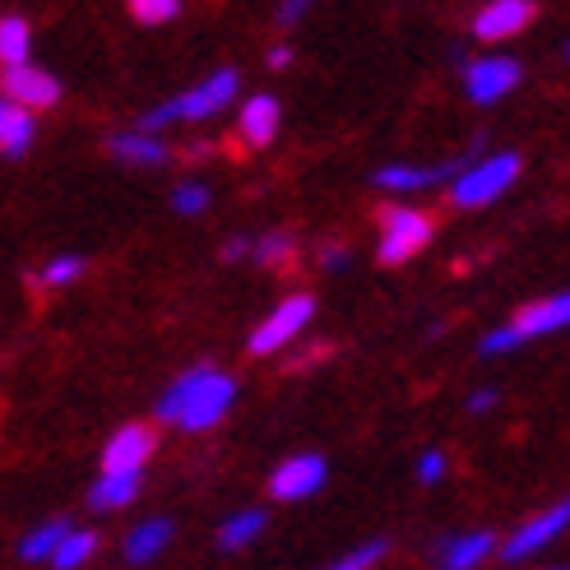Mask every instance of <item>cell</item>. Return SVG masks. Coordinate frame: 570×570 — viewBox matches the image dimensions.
<instances>
[{"instance_id": "cell-1", "label": "cell", "mask_w": 570, "mask_h": 570, "mask_svg": "<svg viewBox=\"0 0 570 570\" xmlns=\"http://www.w3.org/2000/svg\"><path fill=\"white\" fill-rule=\"evenodd\" d=\"M233 399H237L233 376L214 372V366H195V372H186L158 399V417L186 426V432H205V426H214L227 409H233Z\"/></svg>"}, {"instance_id": "cell-2", "label": "cell", "mask_w": 570, "mask_h": 570, "mask_svg": "<svg viewBox=\"0 0 570 570\" xmlns=\"http://www.w3.org/2000/svg\"><path fill=\"white\" fill-rule=\"evenodd\" d=\"M237 70H218V75H209L205 83H195V89H186L181 98H173V102H163V107H154L145 121H139V130L145 135H158L167 121H209V117H218V111L237 98Z\"/></svg>"}, {"instance_id": "cell-3", "label": "cell", "mask_w": 570, "mask_h": 570, "mask_svg": "<svg viewBox=\"0 0 570 570\" xmlns=\"http://www.w3.org/2000/svg\"><path fill=\"white\" fill-rule=\"evenodd\" d=\"M520 154H492V158H478L469 163L460 177L450 181V205L460 209H482L492 205V199H501L510 186L520 181Z\"/></svg>"}, {"instance_id": "cell-4", "label": "cell", "mask_w": 570, "mask_h": 570, "mask_svg": "<svg viewBox=\"0 0 570 570\" xmlns=\"http://www.w3.org/2000/svg\"><path fill=\"white\" fill-rule=\"evenodd\" d=\"M432 242V218H426L422 209H404V205H394L381 214V265H409L413 255Z\"/></svg>"}, {"instance_id": "cell-5", "label": "cell", "mask_w": 570, "mask_h": 570, "mask_svg": "<svg viewBox=\"0 0 570 570\" xmlns=\"http://www.w3.org/2000/svg\"><path fill=\"white\" fill-rule=\"evenodd\" d=\"M311 316H316V297L311 293H293L288 302H278L274 311H269V321L250 334V353L255 357H265V353H274V348H288L293 338L311 325Z\"/></svg>"}, {"instance_id": "cell-6", "label": "cell", "mask_w": 570, "mask_h": 570, "mask_svg": "<svg viewBox=\"0 0 570 570\" xmlns=\"http://www.w3.org/2000/svg\"><path fill=\"white\" fill-rule=\"evenodd\" d=\"M520 61L515 56H478V61H469L464 70V89L478 107H492L501 102L510 89H520Z\"/></svg>"}, {"instance_id": "cell-7", "label": "cell", "mask_w": 570, "mask_h": 570, "mask_svg": "<svg viewBox=\"0 0 570 570\" xmlns=\"http://www.w3.org/2000/svg\"><path fill=\"white\" fill-rule=\"evenodd\" d=\"M325 478H330V464L321 460V454H293V460H283L269 473V492L278 501H306V497H316L325 488Z\"/></svg>"}, {"instance_id": "cell-8", "label": "cell", "mask_w": 570, "mask_h": 570, "mask_svg": "<svg viewBox=\"0 0 570 570\" xmlns=\"http://www.w3.org/2000/svg\"><path fill=\"white\" fill-rule=\"evenodd\" d=\"M570 529V501H561V505H552V510H543V515H533L529 524H520L515 533L505 538V548H501V557L505 561H529L533 552H543L557 533H566Z\"/></svg>"}, {"instance_id": "cell-9", "label": "cell", "mask_w": 570, "mask_h": 570, "mask_svg": "<svg viewBox=\"0 0 570 570\" xmlns=\"http://www.w3.org/2000/svg\"><path fill=\"white\" fill-rule=\"evenodd\" d=\"M0 89H6V98H10V107H19V111H42V107H51L56 98H61V83H56L47 70H38V66H10L6 70V79H0Z\"/></svg>"}, {"instance_id": "cell-10", "label": "cell", "mask_w": 570, "mask_h": 570, "mask_svg": "<svg viewBox=\"0 0 570 570\" xmlns=\"http://www.w3.org/2000/svg\"><path fill=\"white\" fill-rule=\"evenodd\" d=\"M154 445H158V436L149 432V426H139V422L121 426L102 450V473H145Z\"/></svg>"}, {"instance_id": "cell-11", "label": "cell", "mask_w": 570, "mask_h": 570, "mask_svg": "<svg viewBox=\"0 0 570 570\" xmlns=\"http://www.w3.org/2000/svg\"><path fill=\"white\" fill-rule=\"evenodd\" d=\"M460 173H464V158H450V163H436V167H404V163H394V167H381V173H376V186L394 190V195H409V190H432L441 181H454Z\"/></svg>"}, {"instance_id": "cell-12", "label": "cell", "mask_w": 570, "mask_h": 570, "mask_svg": "<svg viewBox=\"0 0 570 570\" xmlns=\"http://www.w3.org/2000/svg\"><path fill=\"white\" fill-rule=\"evenodd\" d=\"M515 338H543V334H557V330H570V293H557V297H543L533 306H520V316L510 321Z\"/></svg>"}, {"instance_id": "cell-13", "label": "cell", "mask_w": 570, "mask_h": 570, "mask_svg": "<svg viewBox=\"0 0 570 570\" xmlns=\"http://www.w3.org/2000/svg\"><path fill=\"white\" fill-rule=\"evenodd\" d=\"M529 19H533L529 0H497V6H488V10L473 19V33H478L482 42H505V38L524 33Z\"/></svg>"}, {"instance_id": "cell-14", "label": "cell", "mask_w": 570, "mask_h": 570, "mask_svg": "<svg viewBox=\"0 0 570 570\" xmlns=\"http://www.w3.org/2000/svg\"><path fill=\"white\" fill-rule=\"evenodd\" d=\"M237 130H242V139L250 149H265V145H274V130H278V102L274 98H250L246 107H242V117H237Z\"/></svg>"}, {"instance_id": "cell-15", "label": "cell", "mask_w": 570, "mask_h": 570, "mask_svg": "<svg viewBox=\"0 0 570 570\" xmlns=\"http://www.w3.org/2000/svg\"><path fill=\"white\" fill-rule=\"evenodd\" d=\"M107 149L117 154L121 163H135V167H158L167 163V145L158 135H145V130H126V135H111Z\"/></svg>"}, {"instance_id": "cell-16", "label": "cell", "mask_w": 570, "mask_h": 570, "mask_svg": "<svg viewBox=\"0 0 570 570\" xmlns=\"http://www.w3.org/2000/svg\"><path fill=\"white\" fill-rule=\"evenodd\" d=\"M497 548V538L488 529H478V533H454L450 543L441 548V570H473L482 557H492Z\"/></svg>"}, {"instance_id": "cell-17", "label": "cell", "mask_w": 570, "mask_h": 570, "mask_svg": "<svg viewBox=\"0 0 570 570\" xmlns=\"http://www.w3.org/2000/svg\"><path fill=\"white\" fill-rule=\"evenodd\" d=\"M167 543H173V524H167V520H145L126 538V561L130 566H149Z\"/></svg>"}, {"instance_id": "cell-18", "label": "cell", "mask_w": 570, "mask_h": 570, "mask_svg": "<svg viewBox=\"0 0 570 570\" xmlns=\"http://www.w3.org/2000/svg\"><path fill=\"white\" fill-rule=\"evenodd\" d=\"M135 492H139V473H102L89 492V505L94 510H121L135 501Z\"/></svg>"}, {"instance_id": "cell-19", "label": "cell", "mask_w": 570, "mask_h": 570, "mask_svg": "<svg viewBox=\"0 0 570 570\" xmlns=\"http://www.w3.org/2000/svg\"><path fill=\"white\" fill-rule=\"evenodd\" d=\"M261 533H265V510H242V515H233V520L218 529V548L223 552H237V548L255 543Z\"/></svg>"}, {"instance_id": "cell-20", "label": "cell", "mask_w": 570, "mask_h": 570, "mask_svg": "<svg viewBox=\"0 0 570 570\" xmlns=\"http://www.w3.org/2000/svg\"><path fill=\"white\" fill-rule=\"evenodd\" d=\"M28 145H33V117L19 111V107H6L0 111V154L19 158Z\"/></svg>"}, {"instance_id": "cell-21", "label": "cell", "mask_w": 570, "mask_h": 570, "mask_svg": "<svg viewBox=\"0 0 570 570\" xmlns=\"http://www.w3.org/2000/svg\"><path fill=\"white\" fill-rule=\"evenodd\" d=\"M94 552H98V533H89V529H70V533H66V543L56 548L51 561H56V570H79Z\"/></svg>"}, {"instance_id": "cell-22", "label": "cell", "mask_w": 570, "mask_h": 570, "mask_svg": "<svg viewBox=\"0 0 570 570\" xmlns=\"http://www.w3.org/2000/svg\"><path fill=\"white\" fill-rule=\"evenodd\" d=\"M66 533H70V524L66 520H51V524H42V529H33L23 538V561H42V557H56V548L66 543Z\"/></svg>"}, {"instance_id": "cell-23", "label": "cell", "mask_w": 570, "mask_h": 570, "mask_svg": "<svg viewBox=\"0 0 570 570\" xmlns=\"http://www.w3.org/2000/svg\"><path fill=\"white\" fill-rule=\"evenodd\" d=\"M0 61L10 66H28V23L23 19H0Z\"/></svg>"}, {"instance_id": "cell-24", "label": "cell", "mask_w": 570, "mask_h": 570, "mask_svg": "<svg viewBox=\"0 0 570 570\" xmlns=\"http://www.w3.org/2000/svg\"><path fill=\"white\" fill-rule=\"evenodd\" d=\"M250 255L261 265H269V269H283V265H293V237H283V233H274V237H261L250 246Z\"/></svg>"}, {"instance_id": "cell-25", "label": "cell", "mask_w": 570, "mask_h": 570, "mask_svg": "<svg viewBox=\"0 0 570 570\" xmlns=\"http://www.w3.org/2000/svg\"><path fill=\"white\" fill-rule=\"evenodd\" d=\"M79 274H83L79 255H56V261L42 269V283H47V288H66V283H75Z\"/></svg>"}, {"instance_id": "cell-26", "label": "cell", "mask_w": 570, "mask_h": 570, "mask_svg": "<svg viewBox=\"0 0 570 570\" xmlns=\"http://www.w3.org/2000/svg\"><path fill=\"white\" fill-rule=\"evenodd\" d=\"M385 557V543H381V538H376V543H362V548H353L348 557H338L330 570H372L376 561Z\"/></svg>"}, {"instance_id": "cell-27", "label": "cell", "mask_w": 570, "mask_h": 570, "mask_svg": "<svg viewBox=\"0 0 570 570\" xmlns=\"http://www.w3.org/2000/svg\"><path fill=\"white\" fill-rule=\"evenodd\" d=\"M130 14H135L139 23H167L173 14H181V6H177V0H135Z\"/></svg>"}, {"instance_id": "cell-28", "label": "cell", "mask_w": 570, "mask_h": 570, "mask_svg": "<svg viewBox=\"0 0 570 570\" xmlns=\"http://www.w3.org/2000/svg\"><path fill=\"white\" fill-rule=\"evenodd\" d=\"M205 205H209V190L199 186V181H186V186H177V195H173V209L177 214H205Z\"/></svg>"}, {"instance_id": "cell-29", "label": "cell", "mask_w": 570, "mask_h": 570, "mask_svg": "<svg viewBox=\"0 0 570 570\" xmlns=\"http://www.w3.org/2000/svg\"><path fill=\"white\" fill-rule=\"evenodd\" d=\"M482 357H497V353H510V348H520V338H515V330L510 325H501V330H488L482 334Z\"/></svg>"}, {"instance_id": "cell-30", "label": "cell", "mask_w": 570, "mask_h": 570, "mask_svg": "<svg viewBox=\"0 0 570 570\" xmlns=\"http://www.w3.org/2000/svg\"><path fill=\"white\" fill-rule=\"evenodd\" d=\"M417 478L432 488V482H441L445 478V454L441 450H422V460H417Z\"/></svg>"}, {"instance_id": "cell-31", "label": "cell", "mask_w": 570, "mask_h": 570, "mask_svg": "<svg viewBox=\"0 0 570 570\" xmlns=\"http://www.w3.org/2000/svg\"><path fill=\"white\" fill-rule=\"evenodd\" d=\"M497 404H501V394H497V390H473V394H469V413H473V417L492 413Z\"/></svg>"}, {"instance_id": "cell-32", "label": "cell", "mask_w": 570, "mask_h": 570, "mask_svg": "<svg viewBox=\"0 0 570 570\" xmlns=\"http://www.w3.org/2000/svg\"><path fill=\"white\" fill-rule=\"evenodd\" d=\"M321 261H325V269H344V265H348V250H344V246H330Z\"/></svg>"}, {"instance_id": "cell-33", "label": "cell", "mask_w": 570, "mask_h": 570, "mask_svg": "<svg viewBox=\"0 0 570 570\" xmlns=\"http://www.w3.org/2000/svg\"><path fill=\"white\" fill-rule=\"evenodd\" d=\"M242 255H250V242H242V237L223 246V261H242Z\"/></svg>"}, {"instance_id": "cell-34", "label": "cell", "mask_w": 570, "mask_h": 570, "mask_svg": "<svg viewBox=\"0 0 570 570\" xmlns=\"http://www.w3.org/2000/svg\"><path fill=\"white\" fill-rule=\"evenodd\" d=\"M288 61H293V47H274V51H269V66H274V70H283Z\"/></svg>"}, {"instance_id": "cell-35", "label": "cell", "mask_w": 570, "mask_h": 570, "mask_svg": "<svg viewBox=\"0 0 570 570\" xmlns=\"http://www.w3.org/2000/svg\"><path fill=\"white\" fill-rule=\"evenodd\" d=\"M297 14H302L297 0H293V6H283V10H278V19H283V23H297Z\"/></svg>"}, {"instance_id": "cell-36", "label": "cell", "mask_w": 570, "mask_h": 570, "mask_svg": "<svg viewBox=\"0 0 570 570\" xmlns=\"http://www.w3.org/2000/svg\"><path fill=\"white\" fill-rule=\"evenodd\" d=\"M566 61H570V42H566Z\"/></svg>"}, {"instance_id": "cell-37", "label": "cell", "mask_w": 570, "mask_h": 570, "mask_svg": "<svg viewBox=\"0 0 570 570\" xmlns=\"http://www.w3.org/2000/svg\"><path fill=\"white\" fill-rule=\"evenodd\" d=\"M552 570H570V566H552Z\"/></svg>"}, {"instance_id": "cell-38", "label": "cell", "mask_w": 570, "mask_h": 570, "mask_svg": "<svg viewBox=\"0 0 570 570\" xmlns=\"http://www.w3.org/2000/svg\"><path fill=\"white\" fill-rule=\"evenodd\" d=\"M0 111H6V102H0Z\"/></svg>"}]
</instances>
